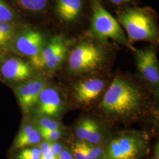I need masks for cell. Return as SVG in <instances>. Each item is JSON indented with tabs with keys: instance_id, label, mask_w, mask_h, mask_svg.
<instances>
[{
	"instance_id": "cell-1",
	"label": "cell",
	"mask_w": 159,
	"mask_h": 159,
	"mask_svg": "<svg viewBox=\"0 0 159 159\" xmlns=\"http://www.w3.org/2000/svg\"><path fill=\"white\" fill-rule=\"evenodd\" d=\"M149 101L137 83L122 76L116 77L99 104L100 111L110 119L133 121L148 113Z\"/></svg>"
},
{
	"instance_id": "cell-2",
	"label": "cell",
	"mask_w": 159,
	"mask_h": 159,
	"mask_svg": "<svg viewBox=\"0 0 159 159\" xmlns=\"http://www.w3.org/2000/svg\"><path fill=\"white\" fill-rule=\"evenodd\" d=\"M117 15V21L125 29L130 44L139 41H158L157 17L152 8L128 6L120 9Z\"/></svg>"
},
{
	"instance_id": "cell-3",
	"label": "cell",
	"mask_w": 159,
	"mask_h": 159,
	"mask_svg": "<svg viewBox=\"0 0 159 159\" xmlns=\"http://www.w3.org/2000/svg\"><path fill=\"white\" fill-rule=\"evenodd\" d=\"M101 42L83 40L69 52L67 69L75 75L92 74L102 70L107 64L110 54Z\"/></svg>"
},
{
	"instance_id": "cell-4",
	"label": "cell",
	"mask_w": 159,
	"mask_h": 159,
	"mask_svg": "<svg viewBox=\"0 0 159 159\" xmlns=\"http://www.w3.org/2000/svg\"><path fill=\"white\" fill-rule=\"evenodd\" d=\"M89 1L91 11L89 33L91 36L104 44L108 40H111L134 51L136 48L129 43L117 20L105 8L101 0Z\"/></svg>"
},
{
	"instance_id": "cell-5",
	"label": "cell",
	"mask_w": 159,
	"mask_h": 159,
	"mask_svg": "<svg viewBox=\"0 0 159 159\" xmlns=\"http://www.w3.org/2000/svg\"><path fill=\"white\" fill-rule=\"evenodd\" d=\"M148 143L145 131H123L109 141L104 159H140L148 153Z\"/></svg>"
},
{
	"instance_id": "cell-6",
	"label": "cell",
	"mask_w": 159,
	"mask_h": 159,
	"mask_svg": "<svg viewBox=\"0 0 159 159\" xmlns=\"http://www.w3.org/2000/svg\"><path fill=\"white\" fill-rule=\"evenodd\" d=\"M137 67L143 79L153 88L158 89L159 85V66L156 50L148 47L142 50L133 51Z\"/></svg>"
},
{
	"instance_id": "cell-7",
	"label": "cell",
	"mask_w": 159,
	"mask_h": 159,
	"mask_svg": "<svg viewBox=\"0 0 159 159\" xmlns=\"http://www.w3.org/2000/svg\"><path fill=\"white\" fill-rule=\"evenodd\" d=\"M64 108V102L59 91L55 87L46 85L33 109L36 117L57 118L63 113Z\"/></svg>"
},
{
	"instance_id": "cell-8",
	"label": "cell",
	"mask_w": 159,
	"mask_h": 159,
	"mask_svg": "<svg viewBox=\"0 0 159 159\" xmlns=\"http://www.w3.org/2000/svg\"><path fill=\"white\" fill-rule=\"evenodd\" d=\"M46 85L45 80L37 77L26 80L15 89L18 101L24 113H29L34 108L41 91Z\"/></svg>"
},
{
	"instance_id": "cell-9",
	"label": "cell",
	"mask_w": 159,
	"mask_h": 159,
	"mask_svg": "<svg viewBox=\"0 0 159 159\" xmlns=\"http://www.w3.org/2000/svg\"><path fill=\"white\" fill-rule=\"evenodd\" d=\"M85 0H56L54 12L60 22L66 27L79 22L85 10Z\"/></svg>"
},
{
	"instance_id": "cell-10",
	"label": "cell",
	"mask_w": 159,
	"mask_h": 159,
	"mask_svg": "<svg viewBox=\"0 0 159 159\" xmlns=\"http://www.w3.org/2000/svg\"><path fill=\"white\" fill-rule=\"evenodd\" d=\"M106 85V81L100 78L85 79L74 85L73 91L74 98L80 104H90L102 94Z\"/></svg>"
},
{
	"instance_id": "cell-11",
	"label": "cell",
	"mask_w": 159,
	"mask_h": 159,
	"mask_svg": "<svg viewBox=\"0 0 159 159\" xmlns=\"http://www.w3.org/2000/svg\"><path fill=\"white\" fill-rule=\"evenodd\" d=\"M46 45L45 37L41 32L30 30L17 37L14 47L19 54L31 58L37 56Z\"/></svg>"
},
{
	"instance_id": "cell-12",
	"label": "cell",
	"mask_w": 159,
	"mask_h": 159,
	"mask_svg": "<svg viewBox=\"0 0 159 159\" xmlns=\"http://www.w3.org/2000/svg\"><path fill=\"white\" fill-rule=\"evenodd\" d=\"M0 73L3 79L11 82H21L30 79L33 74L28 63L17 57H9L1 66Z\"/></svg>"
},
{
	"instance_id": "cell-13",
	"label": "cell",
	"mask_w": 159,
	"mask_h": 159,
	"mask_svg": "<svg viewBox=\"0 0 159 159\" xmlns=\"http://www.w3.org/2000/svg\"><path fill=\"white\" fill-rule=\"evenodd\" d=\"M66 47L67 46L62 38L58 36L52 37L37 56L30 58L31 65L34 68L43 69L46 64Z\"/></svg>"
},
{
	"instance_id": "cell-14",
	"label": "cell",
	"mask_w": 159,
	"mask_h": 159,
	"mask_svg": "<svg viewBox=\"0 0 159 159\" xmlns=\"http://www.w3.org/2000/svg\"><path fill=\"white\" fill-rule=\"evenodd\" d=\"M42 140L43 138L40 131L36 127L27 136L20 139H15L13 148L14 150H18L31 146L34 147L39 145Z\"/></svg>"
},
{
	"instance_id": "cell-15",
	"label": "cell",
	"mask_w": 159,
	"mask_h": 159,
	"mask_svg": "<svg viewBox=\"0 0 159 159\" xmlns=\"http://www.w3.org/2000/svg\"><path fill=\"white\" fill-rule=\"evenodd\" d=\"M97 123L96 121L90 118L81 120L75 129V134L78 140L85 142Z\"/></svg>"
},
{
	"instance_id": "cell-16",
	"label": "cell",
	"mask_w": 159,
	"mask_h": 159,
	"mask_svg": "<svg viewBox=\"0 0 159 159\" xmlns=\"http://www.w3.org/2000/svg\"><path fill=\"white\" fill-rule=\"evenodd\" d=\"M23 10L33 13L44 11L47 7L49 0H15Z\"/></svg>"
},
{
	"instance_id": "cell-17",
	"label": "cell",
	"mask_w": 159,
	"mask_h": 159,
	"mask_svg": "<svg viewBox=\"0 0 159 159\" xmlns=\"http://www.w3.org/2000/svg\"><path fill=\"white\" fill-rule=\"evenodd\" d=\"M33 123L35 127L39 129L49 130H64L65 129L64 126L60 121L53 117L46 116L36 117Z\"/></svg>"
},
{
	"instance_id": "cell-18",
	"label": "cell",
	"mask_w": 159,
	"mask_h": 159,
	"mask_svg": "<svg viewBox=\"0 0 159 159\" xmlns=\"http://www.w3.org/2000/svg\"><path fill=\"white\" fill-rule=\"evenodd\" d=\"M14 34V27L11 23L0 22V47L7 46Z\"/></svg>"
},
{
	"instance_id": "cell-19",
	"label": "cell",
	"mask_w": 159,
	"mask_h": 159,
	"mask_svg": "<svg viewBox=\"0 0 159 159\" xmlns=\"http://www.w3.org/2000/svg\"><path fill=\"white\" fill-rule=\"evenodd\" d=\"M67 53L68 48L67 47H66L59 51L49 62L47 63L43 68L48 71H54L57 70L66 60L67 57Z\"/></svg>"
},
{
	"instance_id": "cell-20",
	"label": "cell",
	"mask_w": 159,
	"mask_h": 159,
	"mask_svg": "<svg viewBox=\"0 0 159 159\" xmlns=\"http://www.w3.org/2000/svg\"><path fill=\"white\" fill-rule=\"evenodd\" d=\"M83 142L89 159H104V150L100 146Z\"/></svg>"
},
{
	"instance_id": "cell-21",
	"label": "cell",
	"mask_w": 159,
	"mask_h": 159,
	"mask_svg": "<svg viewBox=\"0 0 159 159\" xmlns=\"http://www.w3.org/2000/svg\"><path fill=\"white\" fill-rule=\"evenodd\" d=\"M16 13L4 0H0V22L11 23L16 19Z\"/></svg>"
},
{
	"instance_id": "cell-22",
	"label": "cell",
	"mask_w": 159,
	"mask_h": 159,
	"mask_svg": "<svg viewBox=\"0 0 159 159\" xmlns=\"http://www.w3.org/2000/svg\"><path fill=\"white\" fill-rule=\"evenodd\" d=\"M37 129L40 131L43 140L49 142H52L60 140V139L65 133L64 130H49L39 128Z\"/></svg>"
},
{
	"instance_id": "cell-23",
	"label": "cell",
	"mask_w": 159,
	"mask_h": 159,
	"mask_svg": "<svg viewBox=\"0 0 159 159\" xmlns=\"http://www.w3.org/2000/svg\"><path fill=\"white\" fill-rule=\"evenodd\" d=\"M41 153L39 147L24 148L17 155L16 159H40Z\"/></svg>"
},
{
	"instance_id": "cell-24",
	"label": "cell",
	"mask_w": 159,
	"mask_h": 159,
	"mask_svg": "<svg viewBox=\"0 0 159 159\" xmlns=\"http://www.w3.org/2000/svg\"><path fill=\"white\" fill-rule=\"evenodd\" d=\"M71 150L74 159H89L83 141L77 140L72 145Z\"/></svg>"
},
{
	"instance_id": "cell-25",
	"label": "cell",
	"mask_w": 159,
	"mask_h": 159,
	"mask_svg": "<svg viewBox=\"0 0 159 159\" xmlns=\"http://www.w3.org/2000/svg\"><path fill=\"white\" fill-rule=\"evenodd\" d=\"M41 157L40 159H56L52 154L50 148V142L43 140L39 144Z\"/></svg>"
},
{
	"instance_id": "cell-26",
	"label": "cell",
	"mask_w": 159,
	"mask_h": 159,
	"mask_svg": "<svg viewBox=\"0 0 159 159\" xmlns=\"http://www.w3.org/2000/svg\"><path fill=\"white\" fill-rule=\"evenodd\" d=\"M66 147V146L64 145V144L62 142L60 141V140L50 142L51 153L56 159H57Z\"/></svg>"
},
{
	"instance_id": "cell-27",
	"label": "cell",
	"mask_w": 159,
	"mask_h": 159,
	"mask_svg": "<svg viewBox=\"0 0 159 159\" xmlns=\"http://www.w3.org/2000/svg\"><path fill=\"white\" fill-rule=\"evenodd\" d=\"M36 127L34 125V123H28L23 125V127L21 128L20 130L19 131V133L18 134L16 139H20L23 138V137L27 136L29 133L33 130L34 129H35Z\"/></svg>"
},
{
	"instance_id": "cell-28",
	"label": "cell",
	"mask_w": 159,
	"mask_h": 159,
	"mask_svg": "<svg viewBox=\"0 0 159 159\" xmlns=\"http://www.w3.org/2000/svg\"><path fill=\"white\" fill-rule=\"evenodd\" d=\"M137 1L138 0H108V2L113 6L120 7L121 8L128 7Z\"/></svg>"
},
{
	"instance_id": "cell-29",
	"label": "cell",
	"mask_w": 159,
	"mask_h": 159,
	"mask_svg": "<svg viewBox=\"0 0 159 159\" xmlns=\"http://www.w3.org/2000/svg\"><path fill=\"white\" fill-rule=\"evenodd\" d=\"M73 156L71 148L66 147L57 159H71Z\"/></svg>"
},
{
	"instance_id": "cell-30",
	"label": "cell",
	"mask_w": 159,
	"mask_h": 159,
	"mask_svg": "<svg viewBox=\"0 0 159 159\" xmlns=\"http://www.w3.org/2000/svg\"><path fill=\"white\" fill-rule=\"evenodd\" d=\"M74 159V157H73V158H72V159Z\"/></svg>"
}]
</instances>
